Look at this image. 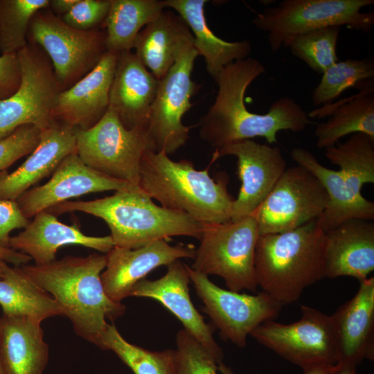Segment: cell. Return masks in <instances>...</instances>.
Returning <instances> with one entry per match:
<instances>
[{"instance_id": "obj_27", "label": "cell", "mask_w": 374, "mask_h": 374, "mask_svg": "<svg viewBox=\"0 0 374 374\" xmlns=\"http://www.w3.org/2000/svg\"><path fill=\"white\" fill-rule=\"evenodd\" d=\"M359 92L342 102L330 104L308 114L310 118H330L316 125V145L319 149L332 147L343 137L362 133L374 139L373 80L357 87Z\"/></svg>"}, {"instance_id": "obj_29", "label": "cell", "mask_w": 374, "mask_h": 374, "mask_svg": "<svg viewBox=\"0 0 374 374\" xmlns=\"http://www.w3.org/2000/svg\"><path fill=\"white\" fill-rule=\"evenodd\" d=\"M193 38L189 27L177 12L163 10L139 32L134 48L143 65L161 80L183 46Z\"/></svg>"}, {"instance_id": "obj_39", "label": "cell", "mask_w": 374, "mask_h": 374, "mask_svg": "<svg viewBox=\"0 0 374 374\" xmlns=\"http://www.w3.org/2000/svg\"><path fill=\"white\" fill-rule=\"evenodd\" d=\"M29 222L16 201L0 199V247L10 248L11 232L26 228Z\"/></svg>"}, {"instance_id": "obj_11", "label": "cell", "mask_w": 374, "mask_h": 374, "mask_svg": "<svg viewBox=\"0 0 374 374\" xmlns=\"http://www.w3.org/2000/svg\"><path fill=\"white\" fill-rule=\"evenodd\" d=\"M18 55L21 83L11 96L0 100V139L25 125L41 130L48 127L54 122L52 111L62 91L50 59L39 46L28 43Z\"/></svg>"}, {"instance_id": "obj_44", "label": "cell", "mask_w": 374, "mask_h": 374, "mask_svg": "<svg viewBox=\"0 0 374 374\" xmlns=\"http://www.w3.org/2000/svg\"><path fill=\"white\" fill-rule=\"evenodd\" d=\"M336 374H356L355 366L350 364L339 362Z\"/></svg>"}, {"instance_id": "obj_22", "label": "cell", "mask_w": 374, "mask_h": 374, "mask_svg": "<svg viewBox=\"0 0 374 374\" xmlns=\"http://www.w3.org/2000/svg\"><path fill=\"white\" fill-rule=\"evenodd\" d=\"M159 80L143 65L135 53H118L109 92V109L127 130L145 129Z\"/></svg>"}, {"instance_id": "obj_35", "label": "cell", "mask_w": 374, "mask_h": 374, "mask_svg": "<svg viewBox=\"0 0 374 374\" xmlns=\"http://www.w3.org/2000/svg\"><path fill=\"white\" fill-rule=\"evenodd\" d=\"M339 32L340 27L335 26L308 31L294 37L287 47L312 70L322 74L339 61L336 48Z\"/></svg>"}, {"instance_id": "obj_10", "label": "cell", "mask_w": 374, "mask_h": 374, "mask_svg": "<svg viewBox=\"0 0 374 374\" xmlns=\"http://www.w3.org/2000/svg\"><path fill=\"white\" fill-rule=\"evenodd\" d=\"M197 56L193 38L183 46L174 64L159 80L146 127L152 151L172 154L189 139L192 126L184 125L182 118L193 106L190 98L201 87L191 76Z\"/></svg>"}, {"instance_id": "obj_36", "label": "cell", "mask_w": 374, "mask_h": 374, "mask_svg": "<svg viewBox=\"0 0 374 374\" xmlns=\"http://www.w3.org/2000/svg\"><path fill=\"white\" fill-rule=\"evenodd\" d=\"M176 344L181 374H217V362L184 329L177 333Z\"/></svg>"}, {"instance_id": "obj_14", "label": "cell", "mask_w": 374, "mask_h": 374, "mask_svg": "<svg viewBox=\"0 0 374 374\" xmlns=\"http://www.w3.org/2000/svg\"><path fill=\"white\" fill-rule=\"evenodd\" d=\"M328 197L319 179L301 166L287 168L252 213L260 235L295 229L317 220Z\"/></svg>"}, {"instance_id": "obj_25", "label": "cell", "mask_w": 374, "mask_h": 374, "mask_svg": "<svg viewBox=\"0 0 374 374\" xmlns=\"http://www.w3.org/2000/svg\"><path fill=\"white\" fill-rule=\"evenodd\" d=\"M339 362L357 366L374 358V277L359 282L357 292L330 315Z\"/></svg>"}, {"instance_id": "obj_15", "label": "cell", "mask_w": 374, "mask_h": 374, "mask_svg": "<svg viewBox=\"0 0 374 374\" xmlns=\"http://www.w3.org/2000/svg\"><path fill=\"white\" fill-rule=\"evenodd\" d=\"M190 282L204 304L208 314L221 337L243 348L251 332L265 321L275 319L283 305L264 292L256 295L222 289L207 275L186 265Z\"/></svg>"}, {"instance_id": "obj_34", "label": "cell", "mask_w": 374, "mask_h": 374, "mask_svg": "<svg viewBox=\"0 0 374 374\" xmlns=\"http://www.w3.org/2000/svg\"><path fill=\"white\" fill-rule=\"evenodd\" d=\"M50 0H0V52L18 53L27 44L30 23Z\"/></svg>"}, {"instance_id": "obj_37", "label": "cell", "mask_w": 374, "mask_h": 374, "mask_svg": "<svg viewBox=\"0 0 374 374\" xmlns=\"http://www.w3.org/2000/svg\"><path fill=\"white\" fill-rule=\"evenodd\" d=\"M42 130L32 125H22L0 139V172L30 154L39 142Z\"/></svg>"}, {"instance_id": "obj_4", "label": "cell", "mask_w": 374, "mask_h": 374, "mask_svg": "<svg viewBox=\"0 0 374 374\" xmlns=\"http://www.w3.org/2000/svg\"><path fill=\"white\" fill-rule=\"evenodd\" d=\"M229 177L211 178L208 169L197 170L193 162L174 161L163 152H145L140 188L161 206L187 214L202 224L231 221L234 198L227 189Z\"/></svg>"}, {"instance_id": "obj_45", "label": "cell", "mask_w": 374, "mask_h": 374, "mask_svg": "<svg viewBox=\"0 0 374 374\" xmlns=\"http://www.w3.org/2000/svg\"><path fill=\"white\" fill-rule=\"evenodd\" d=\"M218 371L222 374H234L231 368L226 366L222 362L218 364Z\"/></svg>"}, {"instance_id": "obj_18", "label": "cell", "mask_w": 374, "mask_h": 374, "mask_svg": "<svg viewBox=\"0 0 374 374\" xmlns=\"http://www.w3.org/2000/svg\"><path fill=\"white\" fill-rule=\"evenodd\" d=\"M195 251L193 245L172 246L164 240L136 249L114 247L106 253V267L100 274L105 292L111 300L121 303L150 271L181 258L193 259Z\"/></svg>"}, {"instance_id": "obj_3", "label": "cell", "mask_w": 374, "mask_h": 374, "mask_svg": "<svg viewBox=\"0 0 374 374\" xmlns=\"http://www.w3.org/2000/svg\"><path fill=\"white\" fill-rule=\"evenodd\" d=\"M55 215L80 211L102 219L114 247L136 249L174 236L199 240L204 224L186 213L158 206L139 186L90 201H67L48 210Z\"/></svg>"}, {"instance_id": "obj_17", "label": "cell", "mask_w": 374, "mask_h": 374, "mask_svg": "<svg viewBox=\"0 0 374 374\" xmlns=\"http://www.w3.org/2000/svg\"><path fill=\"white\" fill-rule=\"evenodd\" d=\"M128 182L112 178L88 167L76 151L67 156L44 184L34 186L17 200L24 215L29 220L69 199L107 190L132 188Z\"/></svg>"}, {"instance_id": "obj_13", "label": "cell", "mask_w": 374, "mask_h": 374, "mask_svg": "<svg viewBox=\"0 0 374 374\" xmlns=\"http://www.w3.org/2000/svg\"><path fill=\"white\" fill-rule=\"evenodd\" d=\"M301 311V318L296 322L283 324L269 320L250 335L303 370L338 364L340 357L331 316L304 305Z\"/></svg>"}, {"instance_id": "obj_8", "label": "cell", "mask_w": 374, "mask_h": 374, "mask_svg": "<svg viewBox=\"0 0 374 374\" xmlns=\"http://www.w3.org/2000/svg\"><path fill=\"white\" fill-rule=\"evenodd\" d=\"M252 215L224 223L204 224L191 268L222 278L229 290L256 292L254 253L259 238Z\"/></svg>"}, {"instance_id": "obj_30", "label": "cell", "mask_w": 374, "mask_h": 374, "mask_svg": "<svg viewBox=\"0 0 374 374\" xmlns=\"http://www.w3.org/2000/svg\"><path fill=\"white\" fill-rule=\"evenodd\" d=\"M0 306L3 315L28 317L43 321L62 316L53 298L30 281L19 267L0 260Z\"/></svg>"}, {"instance_id": "obj_7", "label": "cell", "mask_w": 374, "mask_h": 374, "mask_svg": "<svg viewBox=\"0 0 374 374\" xmlns=\"http://www.w3.org/2000/svg\"><path fill=\"white\" fill-rule=\"evenodd\" d=\"M373 3V0H283L265 8L252 21L267 33L270 49L277 51L296 36L324 27L346 26L368 33L374 25V13L361 10Z\"/></svg>"}, {"instance_id": "obj_40", "label": "cell", "mask_w": 374, "mask_h": 374, "mask_svg": "<svg viewBox=\"0 0 374 374\" xmlns=\"http://www.w3.org/2000/svg\"><path fill=\"white\" fill-rule=\"evenodd\" d=\"M21 69L18 53L0 56V100L11 96L19 88Z\"/></svg>"}, {"instance_id": "obj_9", "label": "cell", "mask_w": 374, "mask_h": 374, "mask_svg": "<svg viewBox=\"0 0 374 374\" xmlns=\"http://www.w3.org/2000/svg\"><path fill=\"white\" fill-rule=\"evenodd\" d=\"M105 39L104 30L72 28L48 8L34 15L27 36L28 43L39 46L50 59L62 91L98 64L107 51Z\"/></svg>"}, {"instance_id": "obj_41", "label": "cell", "mask_w": 374, "mask_h": 374, "mask_svg": "<svg viewBox=\"0 0 374 374\" xmlns=\"http://www.w3.org/2000/svg\"><path fill=\"white\" fill-rule=\"evenodd\" d=\"M32 259L28 256L11 248L0 247V260H3L15 267L27 265ZM1 278L0 271V278Z\"/></svg>"}, {"instance_id": "obj_5", "label": "cell", "mask_w": 374, "mask_h": 374, "mask_svg": "<svg viewBox=\"0 0 374 374\" xmlns=\"http://www.w3.org/2000/svg\"><path fill=\"white\" fill-rule=\"evenodd\" d=\"M326 158L339 170L321 165L307 149L296 147L292 159L311 172L326 189L328 202L317 220L327 232L351 218L374 219V203L365 198L362 188L365 184L374 183V139L356 133L346 141L325 149Z\"/></svg>"}, {"instance_id": "obj_6", "label": "cell", "mask_w": 374, "mask_h": 374, "mask_svg": "<svg viewBox=\"0 0 374 374\" xmlns=\"http://www.w3.org/2000/svg\"><path fill=\"white\" fill-rule=\"evenodd\" d=\"M325 232L317 220L295 229L260 235L254 253L258 286L282 305L297 301L325 278Z\"/></svg>"}, {"instance_id": "obj_38", "label": "cell", "mask_w": 374, "mask_h": 374, "mask_svg": "<svg viewBox=\"0 0 374 374\" xmlns=\"http://www.w3.org/2000/svg\"><path fill=\"white\" fill-rule=\"evenodd\" d=\"M109 7L110 0H78L61 19L69 26L78 30L99 28L107 16Z\"/></svg>"}, {"instance_id": "obj_24", "label": "cell", "mask_w": 374, "mask_h": 374, "mask_svg": "<svg viewBox=\"0 0 374 374\" xmlns=\"http://www.w3.org/2000/svg\"><path fill=\"white\" fill-rule=\"evenodd\" d=\"M374 270V223L351 218L325 232L324 276L359 282Z\"/></svg>"}, {"instance_id": "obj_46", "label": "cell", "mask_w": 374, "mask_h": 374, "mask_svg": "<svg viewBox=\"0 0 374 374\" xmlns=\"http://www.w3.org/2000/svg\"><path fill=\"white\" fill-rule=\"evenodd\" d=\"M0 374H5L3 371V368H2V366L1 365V363H0Z\"/></svg>"}, {"instance_id": "obj_2", "label": "cell", "mask_w": 374, "mask_h": 374, "mask_svg": "<svg viewBox=\"0 0 374 374\" xmlns=\"http://www.w3.org/2000/svg\"><path fill=\"white\" fill-rule=\"evenodd\" d=\"M106 265V253H94L19 267L30 281L53 298L62 315L71 321L75 333L98 346L108 325L107 319L115 321L126 310L105 292L100 274Z\"/></svg>"}, {"instance_id": "obj_1", "label": "cell", "mask_w": 374, "mask_h": 374, "mask_svg": "<svg viewBox=\"0 0 374 374\" xmlns=\"http://www.w3.org/2000/svg\"><path fill=\"white\" fill-rule=\"evenodd\" d=\"M265 70L258 59L248 57L226 66L215 80L217 94L198 125L201 138L215 150L232 142L256 137L275 143L280 131L300 132L312 123L308 113L287 96L275 100L265 114L247 109L244 100L246 91Z\"/></svg>"}, {"instance_id": "obj_42", "label": "cell", "mask_w": 374, "mask_h": 374, "mask_svg": "<svg viewBox=\"0 0 374 374\" xmlns=\"http://www.w3.org/2000/svg\"><path fill=\"white\" fill-rule=\"evenodd\" d=\"M78 0H50L48 8L59 17L67 14Z\"/></svg>"}, {"instance_id": "obj_32", "label": "cell", "mask_w": 374, "mask_h": 374, "mask_svg": "<svg viewBox=\"0 0 374 374\" xmlns=\"http://www.w3.org/2000/svg\"><path fill=\"white\" fill-rule=\"evenodd\" d=\"M98 347L113 351L134 374H181L176 350L151 351L132 344L113 323H108Z\"/></svg>"}, {"instance_id": "obj_19", "label": "cell", "mask_w": 374, "mask_h": 374, "mask_svg": "<svg viewBox=\"0 0 374 374\" xmlns=\"http://www.w3.org/2000/svg\"><path fill=\"white\" fill-rule=\"evenodd\" d=\"M161 278L143 279L131 291L130 296L154 299L172 312L182 323L184 329L193 336L219 364L224 353L213 336V329L204 321L195 308L189 294L190 282L186 264L179 260L167 266Z\"/></svg>"}, {"instance_id": "obj_21", "label": "cell", "mask_w": 374, "mask_h": 374, "mask_svg": "<svg viewBox=\"0 0 374 374\" xmlns=\"http://www.w3.org/2000/svg\"><path fill=\"white\" fill-rule=\"evenodd\" d=\"M75 151V129L54 121L42 130L38 145L19 168L11 172H0V199L16 201L52 175Z\"/></svg>"}, {"instance_id": "obj_31", "label": "cell", "mask_w": 374, "mask_h": 374, "mask_svg": "<svg viewBox=\"0 0 374 374\" xmlns=\"http://www.w3.org/2000/svg\"><path fill=\"white\" fill-rule=\"evenodd\" d=\"M164 8L163 0H110L103 24L107 51H132L139 32Z\"/></svg>"}, {"instance_id": "obj_43", "label": "cell", "mask_w": 374, "mask_h": 374, "mask_svg": "<svg viewBox=\"0 0 374 374\" xmlns=\"http://www.w3.org/2000/svg\"><path fill=\"white\" fill-rule=\"evenodd\" d=\"M339 363L331 366H319L304 369V374H336Z\"/></svg>"}, {"instance_id": "obj_28", "label": "cell", "mask_w": 374, "mask_h": 374, "mask_svg": "<svg viewBox=\"0 0 374 374\" xmlns=\"http://www.w3.org/2000/svg\"><path fill=\"white\" fill-rule=\"evenodd\" d=\"M206 0H163L184 20L193 36L198 55L204 57L209 75L215 80L229 64L249 57L252 50L248 39L227 42L216 36L208 27L204 12Z\"/></svg>"}, {"instance_id": "obj_16", "label": "cell", "mask_w": 374, "mask_h": 374, "mask_svg": "<svg viewBox=\"0 0 374 374\" xmlns=\"http://www.w3.org/2000/svg\"><path fill=\"white\" fill-rule=\"evenodd\" d=\"M232 155L237 159L240 188L232 206V221L252 215L287 168L278 147L251 139L232 142L214 152L213 159Z\"/></svg>"}, {"instance_id": "obj_20", "label": "cell", "mask_w": 374, "mask_h": 374, "mask_svg": "<svg viewBox=\"0 0 374 374\" xmlns=\"http://www.w3.org/2000/svg\"><path fill=\"white\" fill-rule=\"evenodd\" d=\"M117 58L118 53L107 51L91 71L61 91L52 111L53 119L78 130L95 125L109 109Z\"/></svg>"}, {"instance_id": "obj_12", "label": "cell", "mask_w": 374, "mask_h": 374, "mask_svg": "<svg viewBox=\"0 0 374 374\" xmlns=\"http://www.w3.org/2000/svg\"><path fill=\"white\" fill-rule=\"evenodd\" d=\"M75 136L76 152L88 167L139 186L141 160L150 150L145 129H126L108 109L91 128L75 129Z\"/></svg>"}, {"instance_id": "obj_23", "label": "cell", "mask_w": 374, "mask_h": 374, "mask_svg": "<svg viewBox=\"0 0 374 374\" xmlns=\"http://www.w3.org/2000/svg\"><path fill=\"white\" fill-rule=\"evenodd\" d=\"M80 225L76 221L71 225L64 224L56 215L43 211L21 232L11 236L10 247L30 257L35 265H43L56 260L57 251L65 245H81L105 254L114 247L110 235H87Z\"/></svg>"}, {"instance_id": "obj_26", "label": "cell", "mask_w": 374, "mask_h": 374, "mask_svg": "<svg viewBox=\"0 0 374 374\" xmlns=\"http://www.w3.org/2000/svg\"><path fill=\"white\" fill-rule=\"evenodd\" d=\"M42 322L28 317L0 318V363L5 374H44L49 348Z\"/></svg>"}, {"instance_id": "obj_33", "label": "cell", "mask_w": 374, "mask_h": 374, "mask_svg": "<svg viewBox=\"0 0 374 374\" xmlns=\"http://www.w3.org/2000/svg\"><path fill=\"white\" fill-rule=\"evenodd\" d=\"M373 77L374 62L371 58L339 60L322 73L312 92L313 105H330L347 89L357 87Z\"/></svg>"}]
</instances>
